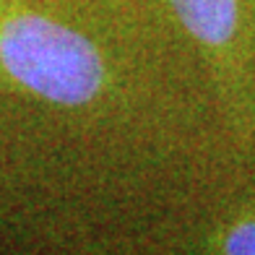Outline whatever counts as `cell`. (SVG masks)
Returning <instances> with one entry per match:
<instances>
[{
	"instance_id": "cell-1",
	"label": "cell",
	"mask_w": 255,
	"mask_h": 255,
	"mask_svg": "<svg viewBox=\"0 0 255 255\" xmlns=\"http://www.w3.org/2000/svg\"><path fill=\"white\" fill-rule=\"evenodd\" d=\"M0 84L60 110H94L118 94V71L86 29L0 0Z\"/></svg>"
},
{
	"instance_id": "cell-2",
	"label": "cell",
	"mask_w": 255,
	"mask_h": 255,
	"mask_svg": "<svg viewBox=\"0 0 255 255\" xmlns=\"http://www.w3.org/2000/svg\"><path fill=\"white\" fill-rule=\"evenodd\" d=\"M203 65L219 125L255 156V0H164Z\"/></svg>"
},
{
	"instance_id": "cell-3",
	"label": "cell",
	"mask_w": 255,
	"mask_h": 255,
	"mask_svg": "<svg viewBox=\"0 0 255 255\" xmlns=\"http://www.w3.org/2000/svg\"><path fill=\"white\" fill-rule=\"evenodd\" d=\"M198 250L216 255H255V201L229 208L216 224L208 227Z\"/></svg>"
}]
</instances>
